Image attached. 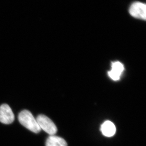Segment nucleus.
Here are the masks:
<instances>
[{
    "label": "nucleus",
    "mask_w": 146,
    "mask_h": 146,
    "mask_svg": "<svg viewBox=\"0 0 146 146\" xmlns=\"http://www.w3.org/2000/svg\"><path fill=\"white\" fill-rule=\"evenodd\" d=\"M15 119L14 113L8 105L3 104L0 106V121L3 124H11Z\"/></svg>",
    "instance_id": "20e7f679"
},
{
    "label": "nucleus",
    "mask_w": 146,
    "mask_h": 146,
    "mask_svg": "<svg viewBox=\"0 0 146 146\" xmlns=\"http://www.w3.org/2000/svg\"><path fill=\"white\" fill-rule=\"evenodd\" d=\"M123 70V65L121 62L116 61L112 63V69L108 73L111 78L114 81H117L120 79V76Z\"/></svg>",
    "instance_id": "39448f33"
},
{
    "label": "nucleus",
    "mask_w": 146,
    "mask_h": 146,
    "mask_svg": "<svg viewBox=\"0 0 146 146\" xmlns=\"http://www.w3.org/2000/svg\"><path fill=\"white\" fill-rule=\"evenodd\" d=\"M101 131L104 136L110 137L115 133L116 127L112 122L107 121L101 125Z\"/></svg>",
    "instance_id": "423d86ee"
},
{
    "label": "nucleus",
    "mask_w": 146,
    "mask_h": 146,
    "mask_svg": "<svg viewBox=\"0 0 146 146\" xmlns=\"http://www.w3.org/2000/svg\"><path fill=\"white\" fill-rule=\"evenodd\" d=\"M41 129L50 135H54L57 131V128L54 122L44 115H39L36 119Z\"/></svg>",
    "instance_id": "f03ea898"
},
{
    "label": "nucleus",
    "mask_w": 146,
    "mask_h": 146,
    "mask_svg": "<svg viewBox=\"0 0 146 146\" xmlns=\"http://www.w3.org/2000/svg\"><path fill=\"white\" fill-rule=\"evenodd\" d=\"M18 118L22 125L34 133H37L41 130L36 119L29 111L25 110L21 111L19 113Z\"/></svg>",
    "instance_id": "f257e3e1"
},
{
    "label": "nucleus",
    "mask_w": 146,
    "mask_h": 146,
    "mask_svg": "<svg viewBox=\"0 0 146 146\" xmlns=\"http://www.w3.org/2000/svg\"><path fill=\"white\" fill-rule=\"evenodd\" d=\"M46 146H67V143L63 138L50 135L46 139Z\"/></svg>",
    "instance_id": "0eeeda50"
},
{
    "label": "nucleus",
    "mask_w": 146,
    "mask_h": 146,
    "mask_svg": "<svg viewBox=\"0 0 146 146\" xmlns=\"http://www.w3.org/2000/svg\"><path fill=\"white\" fill-rule=\"evenodd\" d=\"M129 11L134 18L146 20V5L145 3L139 1L134 2L131 5Z\"/></svg>",
    "instance_id": "7ed1b4c3"
}]
</instances>
